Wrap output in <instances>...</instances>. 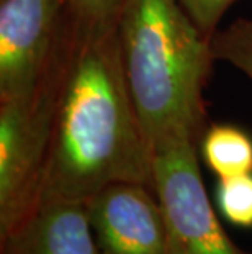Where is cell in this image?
Returning <instances> with one entry per match:
<instances>
[{
  "label": "cell",
  "mask_w": 252,
  "mask_h": 254,
  "mask_svg": "<svg viewBox=\"0 0 252 254\" xmlns=\"http://www.w3.org/2000/svg\"><path fill=\"white\" fill-rule=\"evenodd\" d=\"M74 25L40 203H85L116 182L154 189V149L128 89L118 23Z\"/></svg>",
  "instance_id": "cell-1"
},
{
  "label": "cell",
  "mask_w": 252,
  "mask_h": 254,
  "mask_svg": "<svg viewBox=\"0 0 252 254\" xmlns=\"http://www.w3.org/2000/svg\"><path fill=\"white\" fill-rule=\"evenodd\" d=\"M125 77L152 149L200 144L208 128L205 87L214 61L179 0H125L118 17Z\"/></svg>",
  "instance_id": "cell-2"
},
{
  "label": "cell",
  "mask_w": 252,
  "mask_h": 254,
  "mask_svg": "<svg viewBox=\"0 0 252 254\" xmlns=\"http://www.w3.org/2000/svg\"><path fill=\"white\" fill-rule=\"evenodd\" d=\"M74 33L67 12L61 45L41 82L20 99L0 102V236L23 223L41 202Z\"/></svg>",
  "instance_id": "cell-3"
},
{
  "label": "cell",
  "mask_w": 252,
  "mask_h": 254,
  "mask_svg": "<svg viewBox=\"0 0 252 254\" xmlns=\"http://www.w3.org/2000/svg\"><path fill=\"white\" fill-rule=\"evenodd\" d=\"M154 189L167 217L172 254H252L219 223L203 186L197 144L154 151Z\"/></svg>",
  "instance_id": "cell-4"
},
{
  "label": "cell",
  "mask_w": 252,
  "mask_h": 254,
  "mask_svg": "<svg viewBox=\"0 0 252 254\" xmlns=\"http://www.w3.org/2000/svg\"><path fill=\"white\" fill-rule=\"evenodd\" d=\"M66 0H2L0 102L20 99L41 82L61 45Z\"/></svg>",
  "instance_id": "cell-5"
},
{
  "label": "cell",
  "mask_w": 252,
  "mask_h": 254,
  "mask_svg": "<svg viewBox=\"0 0 252 254\" xmlns=\"http://www.w3.org/2000/svg\"><path fill=\"white\" fill-rule=\"evenodd\" d=\"M85 208L100 254H172L167 217L152 187L111 184Z\"/></svg>",
  "instance_id": "cell-6"
},
{
  "label": "cell",
  "mask_w": 252,
  "mask_h": 254,
  "mask_svg": "<svg viewBox=\"0 0 252 254\" xmlns=\"http://www.w3.org/2000/svg\"><path fill=\"white\" fill-rule=\"evenodd\" d=\"M0 254H100L85 203L43 202L0 236Z\"/></svg>",
  "instance_id": "cell-7"
},
{
  "label": "cell",
  "mask_w": 252,
  "mask_h": 254,
  "mask_svg": "<svg viewBox=\"0 0 252 254\" xmlns=\"http://www.w3.org/2000/svg\"><path fill=\"white\" fill-rule=\"evenodd\" d=\"M205 166L218 179L252 174V138L234 125H210L198 144Z\"/></svg>",
  "instance_id": "cell-8"
},
{
  "label": "cell",
  "mask_w": 252,
  "mask_h": 254,
  "mask_svg": "<svg viewBox=\"0 0 252 254\" xmlns=\"http://www.w3.org/2000/svg\"><path fill=\"white\" fill-rule=\"evenodd\" d=\"M214 61L231 64L252 82V18H238L211 38Z\"/></svg>",
  "instance_id": "cell-9"
},
{
  "label": "cell",
  "mask_w": 252,
  "mask_h": 254,
  "mask_svg": "<svg viewBox=\"0 0 252 254\" xmlns=\"http://www.w3.org/2000/svg\"><path fill=\"white\" fill-rule=\"evenodd\" d=\"M216 207L233 226L252 230V174L218 179Z\"/></svg>",
  "instance_id": "cell-10"
},
{
  "label": "cell",
  "mask_w": 252,
  "mask_h": 254,
  "mask_svg": "<svg viewBox=\"0 0 252 254\" xmlns=\"http://www.w3.org/2000/svg\"><path fill=\"white\" fill-rule=\"evenodd\" d=\"M67 10L82 26H111L118 23L125 0H66Z\"/></svg>",
  "instance_id": "cell-11"
},
{
  "label": "cell",
  "mask_w": 252,
  "mask_h": 254,
  "mask_svg": "<svg viewBox=\"0 0 252 254\" xmlns=\"http://www.w3.org/2000/svg\"><path fill=\"white\" fill-rule=\"evenodd\" d=\"M187 15L202 30L203 35L213 38L223 15L236 0H179Z\"/></svg>",
  "instance_id": "cell-12"
}]
</instances>
